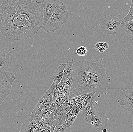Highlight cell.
Returning a JSON list of instances; mask_svg holds the SVG:
<instances>
[{
  "instance_id": "obj_21",
  "label": "cell",
  "mask_w": 133,
  "mask_h": 132,
  "mask_svg": "<svg viewBox=\"0 0 133 132\" xmlns=\"http://www.w3.org/2000/svg\"><path fill=\"white\" fill-rule=\"evenodd\" d=\"M109 45L106 42H99L97 43L94 45L96 50L98 52L102 53L109 48Z\"/></svg>"
},
{
  "instance_id": "obj_25",
  "label": "cell",
  "mask_w": 133,
  "mask_h": 132,
  "mask_svg": "<svg viewBox=\"0 0 133 132\" xmlns=\"http://www.w3.org/2000/svg\"><path fill=\"white\" fill-rule=\"evenodd\" d=\"M87 47L84 46H81L76 49V54L79 56H85L86 55L87 52Z\"/></svg>"
},
{
  "instance_id": "obj_8",
  "label": "cell",
  "mask_w": 133,
  "mask_h": 132,
  "mask_svg": "<svg viewBox=\"0 0 133 132\" xmlns=\"http://www.w3.org/2000/svg\"><path fill=\"white\" fill-rule=\"evenodd\" d=\"M56 86L53 82L49 89L45 93L42 97L39 99L37 104L31 112L30 115L29 121L33 120L35 116L39 112L44 108H49L51 106L53 100V94L54 90Z\"/></svg>"
},
{
  "instance_id": "obj_14",
  "label": "cell",
  "mask_w": 133,
  "mask_h": 132,
  "mask_svg": "<svg viewBox=\"0 0 133 132\" xmlns=\"http://www.w3.org/2000/svg\"><path fill=\"white\" fill-rule=\"evenodd\" d=\"M71 108L67 103H63L61 106L53 109L54 111L53 114V122L56 124L57 122L65 116L66 113L70 110Z\"/></svg>"
},
{
  "instance_id": "obj_15",
  "label": "cell",
  "mask_w": 133,
  "mask_h": 132,
  "mask_svg": "<svg viewBox=\"0 0 133 132\" xmlns=\"http://www.w3.org/2000/svg\"><path fill=\"white\" fill-rule=\"evenodd\" d=\"M66 65V63H61L55 71L53 78L54 84L57 86L62 80L63 76V71Z\"/></svg>"
},
{
  "instance_id": "obj_10",
  "label": "cell",
  "mask_w": 133,
  "mask_h": 132,
  "mask_svg": "<svg viewBox=\"0 0 133 132\" xmlns=\"http://www.w3.org/2000/svg\"><path fill=\"white\" fill-rule=\"evenodd\" d=\"M117 101L120 106H124L125 111L133 117V87L127 90L123 89Z\"/></svg>"
},
{
  "instance_id": "obj_23",
  "label": "cell",
  "mask_w": 133,
  "mask_h": 132,
  "mask_svg": "<svg viewBox=\"0 0 133 132\" xmlns=\"http://www.w3.org/2000/svg\"><path fill=\"white\" fill-rule=\"evenodd\" d=\"M40 132H50L51 123L49 122L42 123L38 124Z\"/></svg>"
},
{
  "instance_id": "obj_7",
  "label": "cell",
  "mask_w": 133,
  "mask_h": 132,
  "mask_svg": "<svg viewBox=\"0 0 133 132\" xmlns=\"http://www.w3.org/2000/svg\"><path fill=\"white\" fill-rule=\"evenodd\" d=\"M16 79V77L13 73L0 72V104L10 93L12 83Z\"/></svg>"
},
{
  "instance_id": "obj_9",
  "label": "cell",
  "mask_w": 133,
  "mask_h": 132,
  "mask_svg": "<svg viewBox=\"0 0 133 132\" xmlns=\"http://www.w3.org/2000/svg\"><path fill=\"white\" fill-rule=\"evenodd\" d=\"M90 127L96 131H102L104 128H107L108 119L104 113H97L94 116H88L84 119Z\"/></svg>"
},
{
  "instance_id": "obj_17",
  "label": "cell",
  "mask_w": 133,
  "mask_h": 132,
  "mask_svg": "<svg viewBox=\"0 0 133 132\" xmlns=\"http://www.w3.org/2000/svg\"><path fill=\"white\" fill-rule=\"evenodd\" d=\"M74 74V68L72 61H68L63 71V76L62 80L68 78H73Z\"/></svg>"
},
{
  "instance_id": "obj_12",
  "label": "cell",
  "mask_w": 133,
  "mask_h": 132,
  "mask_svg": "<svg viewBox=\"0 0 133 132\" xmlns=\"http://www.w3.org/2000/svg\"><path fill=\"white\" fill-rule=\"evenodd\" d=\"M53 104L49 108H44L39 112L35 116L33 120L38 124L44 122H49L51 124L53 121V114L54 111L53 110Z\"/></svg>"
},
{
  "instance_id": "obj_18",
  "label": "cell",
  "mask_w": 133,
  "mask_h": 132,
  "mask_svg": "<svg viewBox=\"0 0 133 132\" xmlns=\"http://www.w3.org/2000/svg\"><path fill=\"white\" fill-rule=\"evenodd\" d=\"M69 131L70 127L67 125L65 116H64L56 124L53 132H65Z\"/></svg>"
},
{
  "instance_id": "obj_1",
  "label": "cell",
  "mask_w": 133,
  "mask_h": 132,
  "mask_svg": "<svg viewBox=\"0 0 133 132\" xmlns=\"http://www.w3.org/2000/svg\"><path fill=\"white\" fill-rule=\"evenodd\" d=\"M44 5L32 0H6L0 5V32L7 39L25 40L43 26Z\"/></svg>"
},
{
  "instance_id": "obj_16",
  "label": "cell",
  "mask_w": 133,
  "mask_h": 132,
  "mask_svg": "<svg viewBox=\"0 0 133 132\" xmlns=\"http://www.w3.org/2000/svg\"><path fill=\"white\" fill-rule=\"evenodd\" d=\"M81 111L82 117L84 119L88 115H90L91 116L96 115L97 113L96 110L95 106L93 102V100L89 103Z\"/></svg>"
},
{
  "instance_id": "obj_20",
  "label": "cell",
  "mask_w": 133,
  "mask_h": 132,
  "mask_svg": "<svg viewBox=\"0 0 133 132\" xmlns=\"http://www.w3.org/2000/svg\"><path fill=\"white\" fill-rule=\"evenodd\" d=\"M23 131L26 132H40L38 124L35 120L30 122L29 125Z\"/></svg>"
},
{
  "instance_id": "obj_19",
  "label": "cell",
  "mask_w": 133,
  "mask_h": 132,
  "mask_svg": "<svg viewBox=\"0 0 133 132\" xmlns=\"http://www.w3.org/2000/svg\"><path fill=\"white\" fill-rule=\"evenodd\" d=\"M120 26L125 32L133 36V21H124L122 20Z\"/></svg>"
},
{
  "instance_id": "obj_3",
  "label": "cell",
  "mask_w": 133,
  "mask_h": 132,
  "mask_svg": "<svg viewBox=\"0 0 133 132\" xmlns=\"http://www.w3.org/2000/svg\"><path fill=\"white\" fill-rule=\"evenodd\" d=\"M103 61L102 58L98 62H96L95 59L90 61V84L92 91L95 92L94 99L107 94V90L111 80V77L106 74L107 69L104 67Z\"/></svg>"
},
{
  "instance_id": "obj_13",
  "label": "cell",
  "mask_w": 133,
  "mask_h": 132,
  "mask_svg": "<svg viewBox=\"0 0 133 132\" xmlns=\"http://www.w3.org/2000/svg\"><path fill=\"white\" fill-rule=\"evenodd\" d=\"M13 57L6 51L0 49V72L5 71L11 66Z\"/></svg>"
},
{
  "instance_id": "obj_22",
  "label": "cell",
  "mask_w": 133,
  "mask_h": 132,
  "mask_svg": "<svg viewBox=\"0 0 133 132\" xmlns=\"http://www.w3.org/2000/svg\"><path fill=\"white\" fill-rule=\"evenodd\" d=\"M77 117V115L71 114L69 112L66 113V115L65 116V118L67 125L70 128L71 126L73 124Z\"/></svg>"
},
{
  "instance_id": "obj_11",
  "label": "cell",
  "mask_w": 133,
  "mask_h": 132,
  "mask_svg": "<svg viewBox=\"0 0 133 132\" xmlns=\"http://www.w3.org/2000/svg\"><path fill=\"white\" fill-rule=\"evenodd\" d=\"M44 5L43 25H45L57 7L64 4L58 0H42Z\"/></svg>"
},
{
  "instance_id": "obj_6",
  "label": "cell",
  "mask_w": 133,
  "mask_h": 132,
  "mask_svg": "<svg viewBox=\"0 0 133 132\" xmlns=\"http://www.w3.org/2000/svg\"><path fill=\"white\" fill-rule=\"evenodd\" d=\"M122 20L112 15L103 16L99 21L98 29L104 36H114L118 32Z\"/></svg>"
},
{
  "instance_id": "obj_5",
  "label": "cell",
  "mask_w": 133,
  "mask_h": 132,
  "mask_svg": "<svg viewBox=\"0 0 133 132\" xmlns=\"http://www.w3.org/2000/svg\"><path fill=\"white\" fill-rule=\"evenodd\" d=\"M73 82V78H68L61 80L56 86L53 94L52 103L53 110L61 106L69 99L71 87Z\"/></svg>"
},
{
  "instance_id": "obj_2",
  "label": "cell",
  "mask_w": 133,
  "mask_h": 132,
  "mask_svg": "<svg viewBox=\"0 0 133 132\" xmlns=\"http://www.w3.org/2000/svg\"><path fill=\"white\" fill-rule=\"evenodd\" d=\"M71 61L74 68V74L69 99L92 93L90 61H87L84 58L80 61Z\"/></svg>"
},
{
  "instance_id": "obj_24",
  "label": "cell",
  "mask_w": 133,
  "mask_h": 132,
  "mask_svg": "<svg viewBox=\"0 0 133 132\" xmlns=\"http://www.w3.org/2000/svg\"><path fill=\"white\" fill-rule=\"evenodd\" d=\"M123 21H133V0L131 1V5L128 15L122 20Z\"/></svg>"
},
{
  "instance_id": "obj_26",
  "label": "cell",
  "mask_w": 133,
  "mask_h": 132,
  "mask_svg": "<svg viewBox=\"0 0 133 132\" xmlns=\"http://www.w3.org/2000/svg\"><path fill=\"white\" fill-rule=\"evenodd\" d=\"M102 131L103 132H108V130H107V128H104L102 130Z\"/></svg>"
},
{
  "instance_id": "obj_4",
  "label": "cell",
  "mask_w": 133,
  "mask_h": 132,
  "mask_svg": "<svg viewBox=\"0 0 133 132\" xmlns=\"http://www.w3.org/2000/svg\"><path fill=\"white\" fill-rule=\"evenodd\" d=\"M69 18L68 9L64 4L57 7L49 20L42 28L46 32H54L66 23Z\"/></svg>"
}]
</instances>
